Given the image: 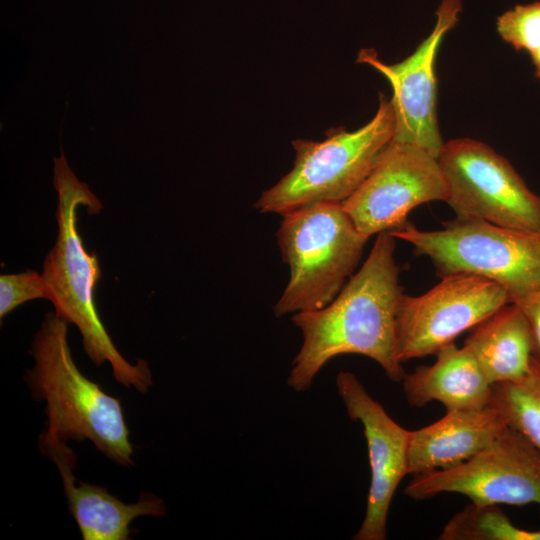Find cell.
Here are the masks:
<instances>
[{
    "label": "cell",
    "mask_w": 540,
    "mask_h": 540,
    "mask_svg": "<svg viewBox=\"0 0 540 540\" xmlns=\"http://www.w3.org/2000/svg\"><path fill=\"white\" fill-rule=\"evenodd\" d=\"M377 235L361 268L328 305L293 315L292 322L303 336L287 379L294 390H307L323 366L343 354L366 356L390 380L402 381L396 313L403 290L394 257L395 237L389 232Z\"/></svg>",
    "instance_id": "obj_1"
},
{
    "label": "cell",
    "mask_w": 540,
    "mask_h": 540,
    "mask_svg": "<svg viewBox=\"0 0 540 540\" xmlns=\"http://www.w3.org/2000/svg\"><path fill=\"white\" fill-rule=\"evenodd\" d=\"M53 161L58 231L41 274L47 299L60 318L78 327L84 350L93 363L99 366L109 362L119 383L145 393L152 385L148 363L143 359L134 365L129 363L107 332L95 303V288L101 278L98 257L86 250L78 230V209L85 206L88 214H98L102 203L88 185L76 177L62 148L60 156Z\"/></svg>",
    "instance_id": "obj_2"
},
{
    "label": "cell",
    "mask_w": 540,
    "mask_h": 540,
    "mask_svg": "<svg viewBox=\"0 0 540 540\" xmlns=\"http://www.w3.org/2000/svg\"><path fill=\"white\" fill-rule=\"evenodd\" d=\"M68 322L48 312L34 336V366L25 380L35 400L46 402L47 427L39 438L44 454L70 439L93 442L114 462L133 465V446L118 398L84 376L72 358Z\"/></svg>",
    "instance_id": "obj_3"
},
{
    "label": "cell",
    "mask_w": 540,
    "mask_h": 540,
    "mask_svg": "<svg viewBox=\"0 0 540 540\" xmlns=\"http://www.w3.org/2000/svg\"><path fill=\"white\" fill-rule=\"evenodd\" d=\"M282 217L276 235L290 277L273 308L277 317L328 305L353 275L369 239L341 204H310Z\"/></svg>",
    "instance_id": "obj_4"
},
{
    "label": "cell",
    "mask_w": 540,
    "mask_h": 540,
    "mask_svg": "<svg viewBox=\"0 0 540 540\" xmlns=\"http://www.w3.org/2000/svg\"><path fill=\"white\" fill-rule=\"evenodd\" d=\"M394 131L393 105L380 94L376 114L361 128H332L322 141H292L293 168L262 192L255 207L262 213L283 215L315 203L341 204L368 176Z\"/></svg>",
    "instance_id": "obj_5"
},
{
    "label": "cell",
    "mask_w": 540,
    "mask_h": 540,
    "mask_svg": "<svg viewBox=\"0 0 540 540\" xmlns=\"http://www.w3.org/2000/svg\"><path fill=\"white\" fill-rule=\"evenodd\" d=\"M389 233L428 257L440 277L471 274L491 280L507 291L511 303L540 290V231L456 216L440 230L407 222Z\"/></svg>",
    "instance_id": "obj_6"
},
{
    "label": "cell",
    "mask_w": 540,
    "mask_h": 540,
    "mask_svg": "<svg viewBox=\"0 0 540 540\" xmlns=\"http://www.w3.org/2000/svg\"><path fill=\"white\" fill-rule=\"evenodd\" d=\"M438 161L448 186L446 203L457 217L540 231V195L491 147L452 139L444 143Z\"/></svg>",
    "instance_id": "obj_7"
},
{
    "label": "cell",
    "mask_w": 540,
    "mask_h": 540,
    "mask_svg": "<svg viewBox=\"0 0 540 540\" xmlns=\"http://www.w3.org/2000/svg\"><path fill=\"white\" fill-rule=\"evenodd\" d=\"M404 492L415 500L457 493L477 506H540V451L507 426L461 465L413 476Z\"/></svg>",
    "instance_id": "obj_8"
},
{
    "label": "cell",
    "mask_w": 540,
    "mask_h": 540,
    "mask_svg": "<svg viewBox=\"0 0 540 540\" xmlns=\"http://www.w3.org/2000/svg\"><path fill=\"white\" fill-rule=\"evenodd\" d=\"M509 303L502 286L471 274L441 277L419 296L403 294L396 313L398 359L403 363L435 355Z\"/></svg>",
    "instance_id": "obj_9"
},
{
    "label": "cell",
    "mask_w": 540,
    "mask_h": 540,
    "mask_svg": "<svg viewBox=\"0 0 540 540\" xmlns=\"http://www.w3.org/2000/svg\"><path fill=\"white\" fill-rule=\"evenodd\" d=\"M448 186L438 158L410 143L391 140L372 170L341 203L357 229L367 237L405 225L421 204L445 201Z\"/></svg>",
    "instance_id": "obj_10"
},
{
    "label": "cell",
    "mask_w": 540,
    "mask_h": 540,
    "mask_svg": "<svg viewBox=\"0 0 540 540\" xmlns=\"http://www.w3.org/2000/svg\"><path fill=\"white\" fill-rule=\"evenodd\" d=\"M461 0H442L432 32L401 62L383 63L373 49H362L357 61L378 70L389 81L395 113L394 141L417 145L438 158L444 143L436 117L435 59L444 35L457 23Z\"/></svg>",
    "instance_id": "obj_11"
},
{
    "label": "cell",
    "mask_w": 540,
    "mask_h": 540,
    "mask_svg": "<svg viewBox=\"0 0 540 540\" xmlns=\"http://www.w3.org/2000/svg\"><path fill=\"white\" fill-rule=\"evenodd\" d=\"M336 386L349 417L363 425L371 469L365 517L353 539L384 540L394 493L408 475L409 430L388 415L353 373L340 372Z\"/></svg>",
    "instance_id": "obj_12"
},
{
    "label": "cell",
    "mask_w": 540,
    "mask_h": 540,
    "mask_svg": "<svg viewBox=\"0 0 540 540\" xmlns=\"http://www.w3.org/2000/svg\"><path fill=\"white\" fill-rule=\"evenodd\" d=\"M507 426L491 402L481 408L446 411L436 422L409 431L408 475L459 466L489 446Z\"/></svg>",
    "instance_id": "obj_13"
},
{
    "label": "cell",
    "mask_w": 540,
    "mask_h": 540,
    "mask_svg": "<svg viewBox=\"0 0 540 540\" xmlns=\"http://www.w3.org/2000/svg\"><path fill=\"white\" fill-rule=\"evenodd\" d=\"M51 460L59 469L69 511L84 540H127L135 518L165 514L164 501L153 494L142 492L136 503L125 504L104 487L81 481L76 485V456L69 447L55 453Z\"/></svg>",
    "instance_id": "obj_14"
},
{
    "label": "cell",
    "mask_w": 540,
    "mask_h": 540,
    "mask_svg": "<svg viewBox=\"0 0 540 540\" xmlns=\"http://www.w3.org/2000/svg\"><path fill=\"white\" fill-rule=\"evenodd\" d=\"M436 360L405 374L403 391L413 407L440 402L446 411L476 409L491 402L492 384L472 353L454 343L442 347Z\"/></svg>",
    "instance_id": "obj_15"
},
{
    "label": "cell",
    "mask_w": 540,
    "mask_h": 540,
    "mask_svg": "<svg viewBox=\"0 0 540 540\" xmlns=\"http://www.w3.org/2000/svg\"><path fill=\"white\" fill-rule=\"evenodd\" d=\"M464 346L492 385L521 379L534 356L529 324L514 303L503 306L478 324Z\"/></svg>",
    "instance_id": "obj_16"
},
{
    "label": "cell",
    "mask_w": 540,
    "mask_h": 540,
    "mask_svg": "<svg viewBox=\"0 0 540 540\" xmlns=\"http://www.w3.org/2000/svg\"><path fill=\"white\" fill-rule=\"evenodd\" d=\"M491 403L509 427L519 431L540 451V360L533 356L519 380L492 386Z\"/></svg>",
    "instance_id": "obj_17"
},
{
    "label": "cell",
    "mask_w": 540,
    "mask_h": 540,
    "mask_svg": "<svg viewBox=\"0 0 540 540\" xmlns=\"http://www.w3.org/2000/svg\"><path fill=\"white\" fill-rule=\"evenodd\" d=\"M441 540H540V529L529 530L514 525L494 506L472 503L456 513L439 535Z\"/></svg>",
    "instance_id": "obj_18"
},
{
    "label": "cell",
    "mask_w": 540,
    "mask_h": 540,
    "mask_svg": "<svg viewBox=\"0 0 540 540\" xmlns=\"http://www.w3.org/2000/svg\"><path fill=\"white\" fill-rule=\"evenodd\" d=\"M501 38L517 51L529 55L540 48V2L516 5L496 21Z\"/></svg>",
    "instance_id": "obj_19"
},
{
    "label": "cell",
    "mask_w": 540,
    "mask_h": 540,
    "mask_svg": "<svg viewBox=\"0 0 540 540\" xmlns=\"http://www.w3.org/2000/svg\"><path fill=\"white\" fill-rule=\"evenodd\" d=\"M37 298H46L42 275L33 270L0 276V318L18 306Z\"/></svg>",
    "instance_id": "obj_20"
},
{
    "label": "cell",
    "mask_w": 540,
    "mask_h": 540,
    "mask_svg": "<svg viewBox=\"0 0 540 540\" xmlns=\"http://www.w3.org/2000/svg\"><path fill=\"white\" fill-rule=\"evenodd\" d=\"M527 319L534 346V356L540 360V290L514 302Z\"/></svg>",
    "instance_id": "obj_21"
},
{
    "label": "cell",
    "mask_w": 540,
    "mask_h": 540,
    "mask_svg": "<svg viewBox=\"0 0 540 540\" xmlns=\"http://www.w3.org/2000/svg\"><path fill=\"white\" fill-rule=\"evenodd\" d=\"M535 68L536 77L540 78V48L530 55Z\"/></svg>",
    "instance_id": "obj_22"
}]
</instances>
